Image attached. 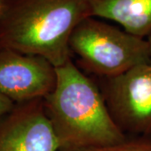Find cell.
Wrapping results in <instances>:
<instances>
[{"mask_svg": "<svg viewBox=\"0 0 151 151\" xmlns=\"http://www.w3.org/2000/svg\"><path fill=\"white\" fill-rule=\"evenodd\" d=\"M54 90L44 98L58 151H79L124 140L102 91L72 59L56 67Z\"/></svg>", "mask_w": 151, "mask_h": 151, "instance_id": "1", "label": "cell"}, {"mask_svg": "<svg viewBox=\"0 0 151 151\" xmlns=\"http://www.w3.org/2000/svg\"><path fill=\"white\" fill-rule=\"evenodd\" d=\"M89 17L86 0H6L0 48L39 55L59 67L71 59L73 30Z\"/></svg>", "mask_w": 151, "mask_h": 151, "instance_id": "2", "label": "cell"}, {"mask_svg": "<svg viewBox=\"0 0 151 151\" xmlns=\"http://www.w3.org/2000/svg\"><path fill=\"white\" fill-rule=\"evenodd\" d=\"M69 46L77 58V66L98 79L116 77L151 63L146 39L94 17L86 18L75 28Z\"/></svg>", "mask_w": 151, "mask_h": 151, "instance_id": "3", "label": "cell"}, {"mask_svg": "<svg viewBox=\"0 0 151 151\" xmlns=\"http://www.w3.org/2000/svg\"><path fill=\"white\" fill-rule=\"evenodd\" d=\"M108 110L127 135L151 136V63L98 79Z\"/></svg>", "mask_w": 151, "mask_h": 151, "instance_id": "4", "label": "cell"}, {"mask_svg": "<svg viewBox=\"0 0 151 151\" xmlns=\"http://www.w3.org/2000/svg\"><path fill=\"white\" fill-rule=\"evenodd\" d=\"M56 78V67L43 57L0 48V94L13 103L44 99Z\"/></svg>", "mask_w": 151, "mask_h": 151, "instance_id": "5", "label": "cell"}, {"mask_svg": "<svg viewBox=\"0 0 151 151\" xmlns=\"http://www.w3.org/2000/svg\"><path fill=\"white\" fill-rule=\"evenodd\" d=\"M43 98L15 103L0 117V151H58Z\"/></svg>", "mask_w": 151, "mask_h": 151, "instance_id": "6", "label": "cell"}, {"mask_svg": "<svg viewBox=\"0 0 151 151\" xmlns=\"http://www.w3.org/2000/svg\"><path fill=\"white\" fill-rule=\"evenodd\" d=\"M91 17L117 22L138 37L151 34V0H86Z\"/></svg>", "mask_w": 151, "mask_h": 151, "instance_id": "7", "label": "cell"}, {"mask_svg": "<svg viewBox=\"0 0 151 151\" xmlns=\"http://www.w3.org/2000/svg\"><path fill=\"white\" fill-rule=\"evenodd\" d=\"M79 151H151V136L127 135L124 140Z\"/></svg>", "mask_w": 151, "mask_h": 151, "instance_id": "8", "label": "cell"}, {"mask_svg": "<svg viewBox=\"0 0 151 151\" xmlns=\"http://www.w3.org/2000/svg\"><path fill=\"white\" fill-rule=\"evenodd\" d=\"M14 104L15 103H13L9 98L4 97L3 95L0 94V117L4 113L10 111L14 106Z\"/></svg>", "mask_w": 151, "mask_h": 151, "instance_id": "9", "label": "cell"}, {"mask_svg": "<svg viewBox=\"0 0 151 151\" xmlns=\"http://www.w3.org/2000/svg\"><path fill=\"white\" fill-rule=\"evenodd\" d=\"M5 1L6 0H0V14H1L3 9H4V4H5Z\"/></svg>", "mask_w": 151, "mask_h": 151, "instance_id": "10", "label": "cell"}, {"mask_svg": "<svg viewBox=\"0 0 151 151\" xmlns=\"http://www.w3.org/2000/svg\"><path fill=\"white\" fill-rule=\"evenodd\" d=\"M147 41H148V44H149V48H150V52L151 55V34L148 36V38L146 39Z\"/></svg>", "mask_w": 151, "mask_h": 151, "instance_id": "11", "label": "cell"}]
</instances>
